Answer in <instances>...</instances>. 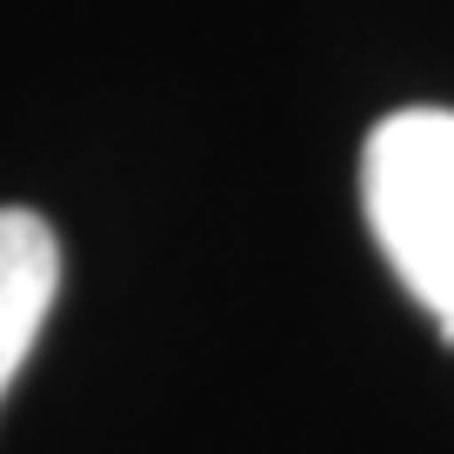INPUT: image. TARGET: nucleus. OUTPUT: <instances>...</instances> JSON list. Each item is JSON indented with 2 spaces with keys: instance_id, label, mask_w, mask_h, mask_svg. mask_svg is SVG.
Here are the masks:
<instances>
[{
  "instance_id": "1",
  "label": "nucleus",
  "mask_w": 454,
  "mask_h": 454,
  "mask_svg": "<svg viewBox=\"0 0 454 454\" xmlns=\"http://www.w3.org/2000/svg\"><path fill=\"white\" fill-rule=\"evenodd\" d=\"M361 200L395 281L454 340V114H387L361 147Z\"/></svg>"
},
{
  "instance_id": "2",
  "label": "nucleus",
  "mask_w": 454,
  "mask_h": 454,
  "mask_svg": "<svg viewBox=\"0 0 454 454\" xmlns=\"http://www.w3.org/2000/svg\"><path fill=\"white\" fill-rule=\"evenodd\" d=\"M60 287V241L54 227L27 207H0V395L14 387L20 361L47 327Z\"/></svg>"
}]
</instances>
